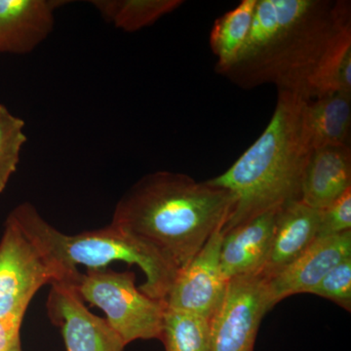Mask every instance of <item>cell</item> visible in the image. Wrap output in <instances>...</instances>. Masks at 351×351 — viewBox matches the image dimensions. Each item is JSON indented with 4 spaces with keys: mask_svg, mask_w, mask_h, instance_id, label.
<instances>
[{
    "mask_svg": "<svg viewBox=\"0 0 351 351\" xmlns=\"http://www.w3.org/2000/svg\"><path fill=\"white\" fill-rule=\"evenodd\" d=\"M320 211L301 200L291 201L279 208L269 257L261 276H274L313 243L317 239Z\"/></svg>",
    "mask_w": 351,
    "mask_h": 351,
    "instance_id": "4fadbf2b",
    "label": "cell"
},
{
    "mask_svg": "<svg viewBox=\"0 0 351 351\" xmlns=\"http://www.w3.org/2000/svg\"><path fill=\"white\" fill-rule=\"evenodd\" d=\"M350 189V145L314 149L304 172L301 201L321 211Z\"/></svg>",
    "mask_w": 351,
    "mask_h": 351,
    "instance_id": "5bb4252c",
    "label": "cell"
},
{
    "mask_svg": "<svg viewBox=\"0 0 351 351\" xmlns=\"http://www.w3.org/2000/svg\"><path fill=\"white\" fill-rule=\"evenodd\" d=\"M66 0H0V54L32 52L54 29L55 11Z\"/></svg>",
    "mask_w": 351,
    "mask_h": 351,
    "instance_id": "8fae6325",
    "label": "cell"
},
{
    "mask_svg": "<svg viewBox=\"0 0 351 351\" xmlns=\"http://www.w3.org/2000/svg\"><path fill=\"white\" fill-rule=\"evenodd\" d=\"M350 36V1L258 0L248 38L221 75L243 89L270 84L311 100L328 59Z\"/></svg>",
    "mask_w": 351,
    "mask_h": 351,
    "instance_id": "6da1fadb",
    "label": "cell"
},
{
    "mask_svg": "<svg viewBox=\"0 0 351 351\" xmlns=\"http://www.w3.org/2000/svg\"><path fill=\"white\" fill-rule=\"evenodd\" d=\"M351 232V189L320 211L317 237Z\"/></svg>",
    "mask_w": 351,
    "mask_h": 351,
    "instance_id": "44dd1931",
    "label": "cell"
},
{
    "mask_svg": "<svg viewBox=\"0 0 351 351\" xmlns=\"http://www.w3.org/2000/svg\"><path fill=\"white\" fill-rule=\"evenodd\" d=\"M258 0H242L232 10L215 21L210 32V47L217 63L215 71L221 75L241 52L253 25Z\"/></svg>",
    "mask_w": 351,
    "mask_h": 351,
    "instance_id": "2e32d148",
    "label": "cell"
},
{
    "mask_svg": "<svg viewBox=\"0 0 351 351\" xmlns=\"http://www.w3.org/2000/svg\"><path fill=\"white\" fill-rule=\"evenodd\" d=\"M233 205L232 193L208 181L158 171L120 198L110 223L178 274L225 226Z\"/></svg>",
    "mask_w": 351,
    "mask_h": 351,
    "instance_id": "7a4b0ae2",
    "label": "cell"
},
{
    "mask_svg": "<svg viewBox=\"0 0 351 351\" xmlns=\"http://www.w3.org/2000/svg\"><path fill=\"white\" fill-rule=\"evenodd\" d=\"M25 314L0 318V351H9L21 345L20 330Z\"/></svg>",
    "mask_w": 351,
    "mask_h": 351,
    "instance_id": "7402d4cb",
    "label": "cell"
},
{
    "mask_svg": "<svg viewBox=\"0 0 351 351\" xmlns=\"http://www.w3.org/2000/svg\"><path fill=\"white\" fill-rule=\"evenodd\" d=\"M47 313L66 351H123L126 345L106 318L95 315L69 281L51 284Z\"/></svg>",
    "mask_w": 351,
    "mask_h": 351,
    "instance_id": "9c48e42d",
    "label": "cell"
},
{
    "mask_svg": "<svg viewBox=\"0 0 351 351\" xmlns=\"http://www.w3.org/2000/svg\"><path fill=\"white\" fill-rule=\"evenodd\" d=\"M66 280L64 270L9 215L0 240V318L25 314L39 289Z\"/></svg>",
    "mask_w": 351,
    "mask_h": 351,
    "instance_id": "8992f818",
    "label": "cell"
},
{
    "mask_svg": "<svg viewBox=\"0 0 351 351\" xmlns=\"http://www.w3.org/2000/svg\"><path fill=\"white\" fill-rule=\"evenodd\" d=\"M25 121L0 104V193L17 170L21 152L27 142Z\"/></svg>",
    "mask_w": 351,
    "mask_h": 351,
    "instance_id": "d6986e66",
    "label": "cell"
},
{
    "mask_svg": "<svg viewBox=\"0 0 351 351\" xmlns=\"http://www.w3.org/2000/svg\"><path fill=\"white\" fill-rule=\"evenodd\" d=\"M269 311L265 277L230 279L223 304L209 321L208 351L255 350L261 322Z\"/></svg>",
    "mask_w": 351,
    "mask_h": 351,
    "instance_id": "52a82bcc",
    "label": "cell"
},
{
    "mask_svg": "<svg viewBox=\"0 0 351 351\" xmlns=\"http://www.w3.org/2000/svg\"><path fill=\"white\" fill-rule=\"evenodd\" d=\"M278 209L258 215L223 233L219 261L228 281L235 277L258 276L263 271Z\"/></svg>",
    "mask_w": 351,
    "mask_h": 351,
    "instance_id": "7c38bea8",
    "label": "cell"
},
{
    "mask_svg": "<svg viewBox=\"0 0 351 351\" xmlns=\"http://www.w3.org/2000/svg\"><path fill=\"white\" fill-rule=\"evenodd\" d=\"M348 257H351V232L317 237L301 256L274 276L265 278L269 311L290 295L307 294L328 271Z\"/></svg>",
    "mask_w": 351,
    "mask_h": 351,
    "instance_id": "30bf717a",
    "label": "cell"
},
{
    "mask_svg": "<svg viewBox=\"0 0 351 351\" xmlns=\"http://www.w3.org/2000/svg\"><path fill=\"white\" fill-rule=\"evenodd\" d=\"M9 351H23L22 346H21V345L17 346H16V348H14L13 350H11Z\"/></svg>",
    "mask_w": 351,
    "mask_h": 351,
    "instance_id": "603a6c76",
    "label": "cell"
},
{
    "mask_svg": "<svg viewBox=\"0 0 351 351\" xmlns=\"http://www.w3.org/2000/svg\"><path fill=\"white\" fill-rule=\"evenodd\" d=\"M306 99L278 91L265 131L223 174L208 182L232 193L234 205L223 233L258 215L301 200L311 154L302 122Z\"/></svg>",
    "mask_w": 351,
    "mask_h": 351,
    "instance_id": "3957f363",
    "label": "cell"
},
{
    "mask_svg": "<svg viewBox=\"0 0 351 351\" xmlns=\"http://www.w3.org/2000/svg\"><path fill=\"white\" fill-rule=\"evenodd\" d=\"M307 294L319 295L351 311V257L328 271Z\"/></svg>",
    "mask_w": 351,
    "mask_h": 351,
    "instance_id": "ffe728a7",
    "label": "cell"
},
{
    "mask_svg": "<svg viewBox=\"0 0 351 351\" xmlns=\"http://www.w3.org/2000/svg\"><path fill=\"white\" fill-rule=\"evenodd\" d=\"M11 215L46 256L64 270L69 280H75L80 274L78 265L97 269L124 262L137 265L144 271L145 281L138 287L141 292L152 299L165 300L177 276L112 223L100 230L69 235L51 226L31 203H23Z\"/></svg>",
    "mask_w": 351,
    "mask_h": 351,
    "instance_id": "277c9868",
    "label": "cell"
},
{
    "mask_svg": "<svg viewBox=\"0 0 351 351\" xmlns=\"http://www.w3.org/2000/svg\"><path fill=\"white\" fill-rule=\"evenodd\" d=\"M302 122L313 151L350 145L351 94L332 93L306 100Z\"/></svg>",
    "mask_w": 351,
    "mask_h": 351,
    "instance_id": "9a60e30c",
    "label": "cell"
},
{
    "mask_svg": "<svg viewBox=\"0 0 351 351\" xmlns=\"http://www.w3.org/2000/svg\"><path fill=\"white\" fill-rule=\"evenodd\" d=\"M106 22L117 29L134 32L154 25L184 4L182 0H92Z\"/></svg>",
    "mask_w": 351,
    "mask_h": 351,
    "instance_id": "e0dca14e",
    "label": "cell"
},
{
    "mask_svg": "<svg viewBox=\"0 0 351 351\" xmlns=\"http://www.w3.org/2000/svg\"><path fill=\"white\" fill-rule=\"evenodd\" d=\"M135 282L134 272L97 269L80 272L71 284L83 301L106 313V320L126 346L138 339L160 341L166 302L141 292Z\"/></svg>",
    "mask_w": 351,
    "mask_h": 351,
    "instance_id": "5b68a950",
    "label": "cell"
},
{
    "mask_svg": "<svg viewBox=\"0 0 351 351\" xmlns=\"http://www.w3.org/2000/svg\"><path fill=\"white\" fill-rule=\"evenodd\" d=\"M160 341L165 351H208L209 320L167 308Z\"/></svg>",
    "mask_w": 351,
    "mask_h": 351,
    "instance_id": "ac0fdd59",
    "label": "cell"
},
{
    "mask_svg": "<svg viewBox=\"0 0 351 351\" xmlns=\"http://www.w3.org/2000/svg\"><path fill=\"white\" fill-rule=\"evenodd\" d=\"M223 228H217L188 265L178 272L164 300L168 309L209 321L218 311L228 285L219 261Z\"/></svg>",
    "mask_w": 351,
    "mask_h": 351,
    "instance_id": "ba28073f",
    "label": "cell"
}]
</instances>
